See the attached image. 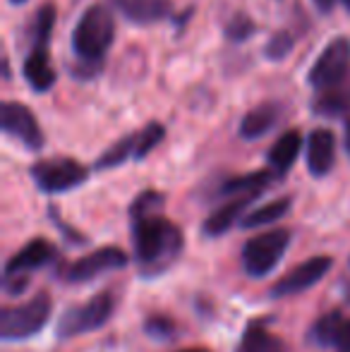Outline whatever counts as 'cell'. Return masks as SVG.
<instances>
[{"label": "cell", "mask_w": 350, "mask_h": 352, "mask_svg": "<svg viewBox=\"0 0 350 352\" xmlns=\"http://www.w3.org/2000/svg\"><path fill=\"white\" fill-rule=\"evenodd\" d=\"M235 352H288V350H285L283 340H281L278 336L271 333L266 321L259 319L245 326Z\"/></svg>", "instance_id": "obj_20"}, {"label": "cell", "mask_w": 350, "mask_h": 352, "mask_svg": "<svg viewBox=\"0 0 350 352\" xmlns=\"http://www.w3.org/2000/svg\"><path fill=\"white\" fill-rule=\"evenodd\" d=\"M132 218V250L135 264L144 276H159L175 264L185 247L182 230L173 221L161 216V211Z\"/></svg>", "instance_id": "obj_1"}, {"label": "cell", "mask_w": 350, "mask_h": 352, "mask_svg": "<svg viewBox=\"0 0 350 352\" xmlns=\"http://www.w3.org/2000/svg\"><path fill=\"white\" fill-rule=\"evenodd\" d=\"M144 333L149 336V338L166 343V340H173L177 336V324L166 314H151V316H146V321H144Z\"/></svg>", "instance_id": "obj_25"}, {"label": "cell", "mask_w": 350, "mask_h": 352, "mask_svg": "<svg viewBox=\"0 0 350 352\" xmlns=\"http://www.w3.org/2000/svg\"><path fill=\"white\" fill-rule=\"evenodd\" d=\"M333 350H336V352H350V319H346V324H343L341 333H338L336 343H333Z\"/></svg>", "instance_id": "obj_29"}, {"label": "cell", "mask_w": 350, "mask_h": 352, "mask_svg": "<svg viewBox=\"0 0 350 352\" xmlns=\"http://www.w3.org/2000/svg\"><path fill=\"white\" fill-rule=\"evenodd\" d=\"M113 38H116L113 12L101 3L89 5L72 32V51L77 56V70H72V74L80 79L94 77L101 70L103 58L113 46Z\"/></svg>", "instance_id": "obj_2"}, {"label": "cell", "mask_w": 350, "mask_h": 352, "mask_svg": "<svg viewBox=\"0 0 350 352\" xmlns=\"http://www.w3.org/2000/svg\"><path fill=\"white\" fill-rule=\"evenodd\" d=\"M116 311V297L113 292L103 290L96 292L94 297H89L85 305L70 307L61 314V321H58V338L61 340H70L77 338V336L91 333V331H98L108 324V319Z\"/></svg>", "instance_id": "obj_4"}, {"label": "cell", "mask_w": 350, "mask_h": 352, "mask_svg": "<svg viewBox=\"0 0 350 352\" xmlns=\"http://www.w3.org/2000/svg\"><path fill=\"white\" fill-rule=\"evenodd\" d=\"M180 352H209V350H204V348H187V350H180Z\"/></svg>", "instance_id": "obj_32"}, {"label": "cell", "mask_w": 350, "mask_h": 352, "mask_svg": "<svg viewBox=\"0 0 350 352\" xmlns=\"http://www.w3.org/2000/svg\"><path fill=\"white\" fill-rule=\"evenodd\" d=\"M58 256V250L53 247L51 240L46 237H34L29 240L17 254H12L5 264L3 276H14V274H32V271H39L43 266H48L53 259Z\"/></svg>", "instance_id": "obj_11"}, {"label": "cell", "mask_w": 350, "mask_h": 352, "mask_svg": "<svg viewBox=\"0 0 350 352\" xmlns=\"http://www.w3.org/2000/svg\"><path fill=\"white\" fill-rule=\"evenodd\" d=\"M300 148H303V137H300L298 130H288L274 142V146L266 153V163L269 168L276 173L278 177H283L285 173L293 168V163L298 161Z\"/></svg>", "instance_id": "obj_18"}, {"label": "cell", "mask_w": 350, "mask_h": 352, "mask_svg": "<svg viewBox=\"0 0 350 352\" xmlns=\"http://www.w3.org/2000/svg\"><path fill=\"white\" fill-rule=\"evenodd\" d=\"M333 3H336V0H314V5H317L319 12H331Z\"/></svg>", "instance_id": "obj_30"}, {"label": "cell", "mask_w": 350, "mask_h": 352, "mask_svg": "<svg viewBox=\"0 0 350 352\" xmlns=\"http://www.w3.org/2000/svg\"><path fill=\"white\" fill-rule=\"evenodd\" d=\"M281 103L276 101H266V103H259L257 108L248 113L240 122V137L243 140H262L269 130H274L276 122L281 120Z\"/></svg>", "instance_id": "obj_17"}, {"label": "cell", "mask_w": 350, "mask_h": 352, "mask_svg": "<svg viewBox=\"0 0 350 352\" xmlns=\"http://www.w3.org/2000/svg\"><path fill=\"white\" fill-rule=\"evenodd\" d=\"M111 5L132 24H156L166 17H173L171 0H111Z\"/></svg>", "instance_id": "obj_15"}, {"label": "cell", "mask_w": 350, "mask_h": 352, "mask_svg": "<svg viewBox=\"0 0 350 352\" xmlns=\"http://www.w3.org/2000/svg\"><path fill=\"white\" fill-rule=\"evenodd\" d=\"M312 111L322 118H346L350 116V72L338 82L314 91Z\"/></svg>", "instance_id": "obj_13"}, {"label": "cell", "mask_w": 350, "mask_h": 352, "mask_svg": "<svg viewBox=\"0 0 350 352\" xmlns=\"http://www.w3.org/2000/svg\"><path fill=\"white\" fill-rule=\"evenodd\" d=\"M290 230L285 228H274V230L259 232L250 237L243 247V271L250 278L259 280L266 278L271 271L278 266L283 254L290 247Z\"/></svg>", "instance_id": "obj_5"}, {"label": "cell", "mask_w": 350, "mask_h": 352, "mask_svg": "<svg viewBox=\"0 0 350 352\" xmlns=\"http://www.w3.org/2000/svg\"><path fill=\"white\" fill-rule=\"evenodd\" d=\"M51 218H53V221H56V226L63 230V235H65L67 240H70V245H85V242H87V240H85V235H80V232H77V230H72V228H67L65 223L61 221V216H56V209H51Z\"/></svg>", "instance_id": "obj_28"}, {"label": "cell", "mask_w": 350, "mask_h": 352, "mask_svg": "<svg viewBox=\"0 0 350 352\" xmlns=\"http://www.w3.org/2000/svg\"><path fill=\"white\" fill-rule=\"evenodd\" d=\"M293 46H295V41L288 32H276L274 36H271V41L266 43L264 56L274 63H281L283 58H288V53L293 51Z\"/></svg>", "instance_id": "obj_26"}, {"label": "cell", "mask_w": 350, "mask_h": 352, "mask_svg": "<svg viewBox=\"0 0 350 352\" xmlns=\"http://www.w3.org/2000/svg\"><path fill=\"white\" fill-rule=\"evenodd\" d=\"M53 311V302L48 292H39L29 302L17 307H3L0 309V338L5 343H19L29 340L43 331Z\"/></svg>", "instance_id": "obj_3"}, {"label": "cell", "mask_w": 350, "mask_h": 352, "mask_svg": "<svg viewBox=\"0 0 350 352\" xmlns=\"http://www.w3.org/2000/svg\"><path fill=\"white\" fill-rule=\"evenodd\" d=\"M12 5H22V3H27V0H10Z\"/></svg>", "instance_id": "obj_34"}, {"label": "cell", "mask_w": 350, "mask_h": 352, "mask_svg": "<svg viewBox=\"0 0 350 352\" xmlns=\"http://www.w3.org/2000/svg\"><path fill=\"white\" fill-rule=\"evenodd\" d=\"M32 180L43 195H63L85 185L89 170L75 158H46L32 166Z\"/></svg>", "instance_id": "obj_6"}, {"label": "cell", "mask_w": 350, "mask_h": 352, "mask_svg": "<svg viewBox=\"0 0 350 352\" xmlns=\"http://www.w3.org/2000/svg\"><path fill=\"white\" fill-rule=\"evenodd\" d=\"M257 197L259 195H238L235 199L226 201L223 206H219L216 211L209 213V218H206L204 226H201V232H204L206 237L226 235V232H228L230 228H233L235 223L245 216V209H248Z\"/></svg>", "instance_id": "obj_16"}, {"label": "cell", "mask_w": 350, "mask_h": 352, "mask_svg": "<svg viewBox=\"0 0 350 352\" xmlns=\"http://www.w3.org/2000/svg\"><path fill=\"white\" fill-rule=\"evenodd\" d=\"M3 287H5V292H8V295H12V297L22 295V292L29 287V276L27 274L3 276Z\"/></svg>", "instance_id": "obj_27"}, {"label": "cell", "mask_w": 350, "mask_h": 352, "mask_svg": "<svg viewBox=\"0 0 350 352\" xmlns=\"http://www.w3.org/2000/svg\"><path fill=\"white\" fill-rule=\"evenodd\" d=\"M125 161H140V140H137V132H132L125 140L108 146L106 151L96 158L94 168H96V170H111V168L122 166Z\"/></svg>", "instance_id": "obj_22"}, {"label": "cell", "mask_w": 350, "mask_h": 352, "mask_svg": "<svg viewBox=\"0 0 350 352\" xmlns=\"http://www.w3.org/2000/svg\"><path fill=\"white\" fill-rule=\"evenodd\" d=\"M276 180H281L271 168L266 170H257V173H248V175H235L228 177L219 185L216 195L221 197H233V195H262L266 187H271Z\"/></svg>", "instance_id": "obj_19"}, {"label": "cell", "mask_w": 350, "mask_h": 352, "mask_svg": "<svg viewBox=\"0 0 350 352\" xmlns=\"http://www.w3.org/2000/svg\"><path fill=\"white\" fill-rule=\"evenodd\" d=\"M336 163V137L327 127H317L307 137V170L314 177H327Z\"/></svg>", "instance_id": "obj_12"}, {"label": "cell", "mask_w": 350, "mask_h": 352, "mask_svg": "<svg viewBox=\"0 0 350 352\" xmlns=\"http://www.w3.org/2000/svg\"><path fill=\"white\" fill-rule=\"evenodd\" d=\"M341 3H343V8H346L348 12H350V0H341Z\"/></svg>", "instance_id": "obj_33"}, {"label": "cell", "mask_w": 350, "mask_h": 352, "mask_svg": "<svg viewBox=\"0 0 350 352\" xmlns=\"http://www.w3.org/2000/svg\"><path fill=\"white\" fill-rule=\"evenodd\" d=\"M348 316H343L341 309H331L324 316H319L312 324V329L307 331V340L317 348H333L338 333H341L343 324H346Z\"/></svg>", "instance_id": "obj_21"}, {"label": "cell", "mask_w": 350, "mask_h": 352, "mask_svg": "<svg viewBox=\"0 0 350 352\" xmlns=\"http://www.w3.org/2000/svg\"><path fill=\"white\" fill-rule=\"evenodd\" d=\"M127 264H130V259H127V254L120 247H101V250L72 261L65 269V274H63V278L67 283H89L103 274L125 269Z\"/></svg>", "instance_id": "obj_9"}, {"label": "cell", "mask_w": 350, "mask_h": 352, "mask_svg": "<svg viewBox=\"0 0 350 352\" xmlns=\"http://www.w3.org/2000/svg\"><path fill=\"white\" fill-rule=\"evenodd\" d=\"M257 32V24H254V19L250 17V14H233V17L228 19V24H226L223 29V36L226 41H233V43H243L248 41L252 34Z\"/></svg>", "instance_id": "obj_24"}, {"label": "cell", "mask_w": 350, "mask_h": 352, "mask_svg": "<svg viewBox=\"0 0 350 352\" xmlns=\"http://www.w3.org/2000/svg\"><path fill=\"white\" fill-rule=\"evenodd\" d=\"M290 206H293V199H290V197H281V199H274V201H269V204L259 206V209L245 213L243 223H240V226H243V228H262V226H269V223L281 221V218H283L285 213L290 211Z\"/></svg>", "instance_id": "obj_23"}, {"label": "cell", "mask_w": 350, "mask_h": 352, "mask_svg": "<svg viewBox=\"0 0 350 352\" xmlns=\"http://www.w3.org/2000/svg\"><path fill=\"white\" fill-rule=\"evenodd\" d=\"M22 72H24L27 84L36 94L51 91L53 84H56V79H58V74L51 67V63H48V43H32V46H29V53H27V58H24Z\"/></svg>", "instance_id": "obj_14"}, {"label": "cell", "mask_w": 350, "mask_h": 352, "mask_svg": "<svg viewBox=\"0 0 350 352\" xmlns=\"http://www.w3.org/2000/svg\"><path fill=\"white\" fill-rule=\"evenodd\" d=\"M0 127L5 135L17 140L29 151H41L43 148V130L36 122V116L29 111L24 103L5 101L0 108Z\"/></svg>", "instance_id": "obj_7"}, {"label": "cell", "mask_w": 350, "mask_h": 352, "mask_svg": "<svg viewBox=\"0 0 350 352\" xmlns=\"http://www.w3.org/2000/svg\"><path fill=\"white\" fill-rule=\"evenodd\" d=\"M350 72V41L346 36H338L319 53V58L314 60V65L307 72L309 87L317 91L322 87L338 82Z\"/></svg>", "instance_id": "obj_8"}, {"label": "cell", "mask_w": 350, "mask_h": 352, "mask_svg": "<svg viewBox=\"0 0 350 352\" xmlns=\"http://www.w3.org/2000/svg\"><path fill=\"white\" fill-rule=\"evenodd\" d=\"M343 146H346V153L350 156V120L346 122V132H343Z\"/></svg>", "instance_id": "obj_31"}, {"label": "cell", "mask_w": 350, "mask_h": 352, "mask_svg": "<svg viewBox=\"0 0 350 352\" xmlns=\"http://www.w3.org/2000/svg\"><path fill=\"white\" fill-rule=\"evenodd\" d=\"M331 266H333L331 256H312V259H305L303 264L290 269L281 280H276L274 287L269 290V295L274 297V300L300 295V292L317 285V283L331 271Z\"/></svg>", "instance_id": "obj_10"}]
</instances>
